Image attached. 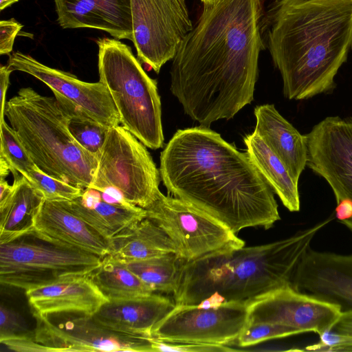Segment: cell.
<instances>
[{"mask_svg": "<svg viewBox=\"0 0 352 352\" xmlns=\"http://www.w3.org/2000/svg\"><path fill=\"white\" fill-rule=\"evenodd\" d=\"M264 0L204 6L172 59L170 91L186 115L209 127L254 100Z\"/></svg>", "mask_w": 352, "mask_h": 352, "instance_id": "obj_1", "label": "cell"}, {"mask_svg": "<svg viewBox=\"0 0 352 352\" xmlns=\"http://www.w3.org/2000/svg\"><path fill=\"white\" fill-rule=\"evenodd\" d=\"M168 192L236 234L280 219L274 192L250 160L209 127L177 130L160 153Z\"/></svg>", "mask_w": 352, "mask_h": 352, "instance_id": "obj_2", "label": "cell"}, {"mask_svg": "<svg viewBox=\"0 0 352 352\" xmlns=\"http://www.w3.org/2000/svg\"><path fill=\"white\" fill-rule=\"evenodd\" d=\"M261 33L286 98L331 91L352 47V0H274Z\"/></svg>", "mask_w": 352, "mask_h": 352, "instance_id": "obj_3", "label": "cell"}, {"mask_svg": "<svg viewBox=\"0 0 352 352\" xmlns=\"http://www.w3.org/2000/svg\"><path fill=\"white\" fill-rule=\"evenodd\" d=\"M332 217L270 243L229 244L190 261L182 260L175 305H197L213 294L226 301L244 302L272 289L292 286L296 269L315 236Z\"/></svg>", "mask_w": 352, "mask_h": 352, "instance_id": "obj_4", "label": "cell"}, {"mask_svg": "<svg viewBox=\"0 0 352 352\" xmlns=\"http://www.w3.org/2000/svg\"><path fill=\"white\" fill-rule=\"evenodd\" d=\"M5 117L40 170L82 189L90 186L98 157L74 138L54 97L21 88L7 101Z\"/></svg>", "mask_w": 352, "mask_h": 352, "instance_id": "obj_5", "label": "cell"}, {"mask_svg": "<svg viewBox=\"0 0 352 352\" xmlns=\"http://www.w3.org/2000/svg\"><path fill=\"white\" fill-rule=\"evenodd\" d=\"M96 43L99 81L110 93L120 124L146 147L162 148L164 138L157 81L146 73L129 45L107 37Z\"/></svg>", "mask_w": 352, "mask_h": 352, "instance_id": "obj_6", "label": "cell"}, {"mask_svg": "<svg viewBox=\"0 0 352 352\" xmlns=\"http://www.w3.org/2000/svg\"><path fill=\"white\" fill-rule=\"evenodd\" d=\"M102 258L34 228L0 244V281L26 290L68 277L89 275Z\"/></svg>", "mask_w": 352, "mask_h": 352, "instance_id": "obj_7", "label": "cell"}, {"mask_svg": "<svg viewBox=\"0 0 352 352\" xmlns=\"http://www.w3.org/2000/svg\"><path fill=\"white\" fill-rule=\"evenodd\" d=\"M146 148L124 126L110 128L98 155V166L89 188L100 190L115 187L131 204L148 208L161 192V177Z\"/></svg>", "mask_w": 352, "mask_h": 352, "instance_id": "obj_8", "label": "cell"}, {"mask_svg": "<svg viewBox=\"0 0 352 352\" xmlns=\"http://www.w3.org/2000/svg\"><path fill=\"white\" fill-rule=\"evenodd\" d=\"M146 217L159 226L174 243L177 256L190 261L229 244L244 241L221 223L180 199L165 196L145 208Z\"/></svg>", "mask_w": 352, "mask_h": 352, "instance_id": "obj_9", "label": "cell"}, {"mask_svg": "<svg viewBox=\"0 0 352 352\" xmlns=\"http://www.w3.org/2000/svg\"><path fill=\"white\" fill-rule=\"evenodd\" d=\"M131 10L138 59L158 74L193 28L186 0H131Z\"/></svg>", "mask_w": 352, "mask_h": 352, "instance_id": "obj_10", "label": "cell"}, {"mask_svg": "<svg viewBox=\"0 0 352 352\" xmlns=\"http://www.w3.org/2000/svg\"><path fill=\"white\" fill-rule=\"evenodd\" d=\"M248 324L244 302L227 301L210 308L175 305L153 327L151 336L168 342L226 345L236 340Z\"/></svg>", "mask_w": 352, "mask_h": 352, "instance_id": "obj_11", "label": "cell"}, {"mask_svg": "<svg viewBox=\"0 0 352 352\" xmlns=\"http://www.w3.org/2000/svg\"><path fill=\"white\" fill-rule=\"evenodd\" d=\"M246 303L249 324L283 325L301 334H322L331 328L342 311L338 304L300 292L291 285L272 289Z\"/></svg>", "mask_w": 352, "mask_h": 352, "instance_id": "obj_12", "label": "cell"}, {"mask_svg": "<svg viewBox=\"0 0 352 352\" xmlns=\"http://www.w3.org/2000/svg\"><path fill=\"white\" fill-rule=\"evenodd\" d=\"M36 321V340L51 352H151V338L113 331L92 316L77 314L58 324L47 316L33 314Z\"/></svg>", "mask_w": 352, "mask_h": 352, "instance_id": "obj_13", "label": "cell"}, {"mask_svg": "<svg viewBox=\"0 0 352 352\" xmlns=\"http://www.w3.org/2000/svg\"><path fill=\"white\" fill-rule=\"evenodd\" d=\"M306 136L307 166L327 182L336 202L352 201V118L327 117Z\"/></svg>", "mask_w": 352, "mask_h": 352, "instance_id": "obj_14", "label": "cell"}, {"mask_svg": "<svg viewBox=\"0 0 352 352\" xmlns=\"http://www.w3.org/2000/svg\"><path fill=\"white\" fill-rule=\"evenodd\" d=\"M13 71L27 73L80 106L91 118L110 129L120 124V116L107 87L101 82H87L74 75L47 66L19 51L9 55Z\"/></svg>", "mask_w": 352, "mask_h": 352, "instance_id": "obj_15", "label": "cell"}, {"mask_svg": "<svg viewBox=\"0 0 352 352\" xmlns=\"http://www.w3.org/2000/svg\"><path fill=\"white\" fill-rule=\"evenodd\" d=\"M292 287L321 299L352 309V253L307 250L295 272Z\"/></svg>", "mask_w": 352, "mask_h": 352, "instance_id": "obj_16", "label": "cell"}, {"mask_svg": "<svg viewBox=\"0 0 352 352\" xmlns=\"http://www.w3.org/2000/svg\"><path fill=\"white\" fill-rule=\"evenodd\" d=\"M32 314L93 316L108 299L89 275L76 276L25 290Z\"/></svg>", "mask_w": 352, "mask_h": 352, "instance_id": "obj_17", "label": "cell"}, {"mask_svg": "<svg viewBox=\"0 0 352 352\" xmlns=\"http://www.w3.org/2000/svg\"><path fill=\"white\" fill-rule=\"evenodd\" d=\"M63 29L91 28L132 41L131 0H54Z\"/></svg>", "mask_w": 352, "mask_h": 352, "instance_id": "obj_18", "label": "cell"}, {"mask_svg": "<svg viewBox=\"0 0 352 352\" xmlns=\"http://www.w3.org/2000/svg\"><path fill=\"white\" fill-rule=\"evenodd\" d=\"M175 306L170 298L153 293L134 298L109 300L92 316L113 331L152 337L153 327Z\"/></svg>", "mask_w": 352, "mask_h": 352, "instance_id": "obj_19", "label": "cell"}, {"mask_svg": "<svg viewBox=\"0 0 352 352\" xmlns=\"http://www.w3.org/2000/svg\"><path fill=\"white\" fill-rule=\"evenodd\" d=\"M254 113V131L278 157L294 182L298 184L308 159L306 135H302L283 118L274 104L258 105Z\"/></svg>", "mask_w": 352, "mask_h": 352, "instance_id": "obj_20", "label": "cell"}, {"mask_svg": "<svg viewBox=\"0 0 352 352\" xmlns=\"http://www.w3.org/2000/svg\"><path fill=\"white\" fill-rule=\"evenodd\" d=\"M34 228L54 239L104 257L109 252L110 239L67 208L62 201L44 200Z\"/></svg>", "mask_w": 352, "mask_h": 352, "instance_id": "obj_21", "label": "cell"}, {"mask_svg": "<svg viewBox=\"0 0 352 352\" xmlns=\"http://www.w3.org/2000/svg\"><path fill=\"white\" fill-rule=\"evenodd\" d=\"M169 253L177 255L172 240L159 226L145 217L111 238L107 255L129 263Z\"/></svg>", "mask_w": 352, "mask_h": 352, "instance_id": "obj_22", "label": "cell"}, {"mask_svg": "<svg viewBox=\"0 0 352 352\" xmlns=\"http://www.w3.org/2000/svg\"><path fill=\"white\" fill-rule=\"evenodd\" d=\"M13 190L0 204V244L34 229L36 216L45 199L22 175L14 178Z\"/></svg>", "mask_w": 352, "mask_h": 352, "instance_id": "obj_23", "label": "cell"}, {"mask_svg": "<svg viewBox=\"0 0 352 352\" xmlns=\"http://www.w3.org/2000/svg\"><path fill=\"white\" fill-rule=\"evenodd\" d=\"M246 153L285 208L290 212L300 210L298 184L284 164L254 131L243 139Z\"/></svg>", "mask_w": 352, "mask_h": 352, "instance_id": "obj_24", "label": "cell"}, {"mask_svg": "<svg viewBox=\"0 0 352 352\" xmlns=\"http://www.w3.org/2000/svg\"><path fill=\"white\" fill-rule=\"evenodd\" d=\"M62 202L109 239L146 217V210L142 208L111 204L102 198L90 206H83L77 198Z\"/></svg>", "mask_w": 352, "mask_h": 352, "instance_id": "obj_25", "label": "cell"}, {"mask_svg": "<svg viewBox=\"0 0 352 352\" xmlns=\"http://www.w3.org/2000/svg\"><path fill=\"white\" fill-rule=\"evenodd\" d=\"M89 276L108 299L120 300L153 294L154 291L123 262L106 255Z\"/></svg>", "mask_w": 352, "mask_h": 352, "instance_id": "obj_26", "label": "cell"}, {"mask_svg": "<svg viewBox=\"0 0 352 352\" xmlns=\"http://www.w3.org/2000/svg\"><path fill=\"white\" fill-rule=\"evenodd\" d=\"M53 94L67 117L70 133L80 145L98 157L109 129L91 118L76 103L56 91Z\"/></svg>", "mask_w": 352, "mask_h": 352, "instance_id": "obj_27", "label": "cell"}, {"mask_svg": "<svg viewBox=\"0 0 352 352\" xmlns=\"http://www.w3.org/2000/svg\"><path fill=\"white\" fill-rule=\"evenodd\" d=\"M181 261L176 254L169 253L124 263L154 292L173 294Z\"/></svg>", "mask_w": 352, "mask_h": 352, "instance_id": "obj_28", "label": "cell"}, {"mask_svg": "<svg viewBox=\"0 0 352 352\" xmlns=\"http://www.w3.org/2000/svg\"><path fill=\"white\" fill-rule=\"evenodd\" d=\"M0 157L8 164L14 178L36 167L14 129L6 120L0 123Z\"/></svg>", "mask_w": 352, "mask_h": 352, "instance_id": "obj_29", "label": "cell"}, {"mask_svg": "<svg viewBox=\"0 0 352 352\" xmlns=\"http://www.w3.org/2000/svg\"><path fill=\"white\" fill-rule=\"evenodd\" d=\"M319 337V342L302 351H352V309L342 310L331 328Z\"/></svg>", "mask_w": 352, "mask_h": 352, "instance_id": "obj_30", "label": "cell"}, {"mask_svg": "<svg viewBox=\"0 0 352 352\" xmlns=\"http://www.w3.org/2000/svg\"><path fill=\"white\" fill-rule=\"evenodd\" d=\"M23 176L47 201H71L82 195L84 189L50 177L37 167Z\"/></svg>", "mask_w": 352, "mask_h": 352, "instance_id": "obj_31", "label": "cell"}, {"mask_svg": "<svg viewBox=\"0 0 352 352\" xmlns=\"http://www.w3.org/2000/svg\"><path fill=\"white\" fill-rule=\"evenodd\" d=\"M299 334L301 333L298 331L287 326L269 323L248 324L236 340L240 346L248 347L267 340Z\"/></svg>", "mask_w": 352, "mask_h": 352, "instance_id": "obj_32", "label": "cell"}, {"mask_svg": "<svg viewBox=\"0 0 352 352\" xmlns=\"http://www.w3.org/2000/svg\"><path fill=\"white\" fill-rule=\"evenodd\" d=\"M151 352H229L236 349L221 344L163 341L151 338Z\"/></svg>", "mask_w": 352, "mask_h": 352, "instance_id": "obj_33", "label": "cell"}, {"mask_svg": "<svg viewBox=\"0 0 352 352\" xmlns=\"http://www.w3.org/2000/svg\"><path fill=\"white\" fill-rule=\"evenodd\" d=\"M32 334L24 318L15 310L3 303L0 306V341Z\"/></svg>", "mask_w": 352, "mask_h": 352, "instance_id": "obj_34", "label": "cell"}, {"mask_svg": "<svg viewBox=\"0 0 352 352\" xmlns=\"http://www.w3.org/2000/svg\"><path fill=\"white\" fill-rule=\"evenodd\" d=\"M23 25L14 19L0 21V54L10 55L15 38Z\"/></svg>", "mask_w": 352, "mask_h": 352, "instance_id": "obj_35", "label": "cell"}, {"mask_svg": "<svg viewBox=\"0 0 352 352\" xmlns=\"http://www.w3.org/2000/svg\"><path fill=\"white\" fill-rule=\"evenodd\" d=\"M10 349L16 351H44L51 352V350L38 342L33 334L7 338L0 341Z\"/></svg>", "mask_w": 352, "mask_h": 352, "instance_id": "obj_36", "label": "cell"}, {"mask_svg": "<svg viewBox=\"0 0 352 352\" xmlns=\"http://www.w3.org/2000/svg\"><path fill=\"white\" fill-rule=\"evenodd\" d=\"M13 70L8 65L0 67V123L5 120V109L6 105V94L10 85V76Z\"/></svg>", "mask_w": 352, "mask_h": 352, "instance_id": "obj_37", "label": "cell"}, {"mask_svg": "<svg viewBox=\"0 0 352 352\" xmlns=\"http://www.w3.org/2000/svg\"><path fill=\"white\" fill-rule=\"evenodd\" d=\"M336 218L340 221L352 219V201L348 199H344L337 202L335 210Z\"/></svg>", "mask_w": 352, "mask_h": 352, "instance_id": "obj_38", "label": "cell"}, {"mask_svg": "<svg viewBox=\"0 0 352 352\" xmlns=\"http://www.w3.org/2000/svg\"><path fill=\"white\" fill-rule=\"evenodd\" d=\"M13 188V185H9L5 178H0V204L3 203L10 197Z\"/></svg>", "mask_w": 352, "mask_h": 352, "instance_id": "obj_39", "label": "cell"}, {"mask_svg": "<svg viewBox=\"0 0 352 352\" xmlns=\"http://www.w3.org/2000/svg\"><path fill=\"white\" fill-rule=\"evenodd\" d=\"M10 171V167L7 162L2 157H0V178L6 179Z\"/></svg>", "mask_w": 352, "mask_h": 352, "instance_id": "obj_40", "label": "cell"}, {"mask_svg": "<svg viewBox=\"0 0 352 352\" xmlns=\"http://www.w3.org/2000/svg\"><path fill=\"white\" fill-rule=\"evenodd\" d=\"M19 0H0V10L2 11L11 6L13 3L18 2Z\"/></svg>", "mask_w": 352, "mask_h": 352, "instance_id": "obj_41", "label": "cell"}, {"mask_svg": "<svg viewBox=\"0 0 352 352\" xmlns=\"http://www.w3.org/2000/svg\"><path fill=\"white\" fill-rule=\"evenodd\" d=\"M204 6H214L220 2L221 0H201Z\"/></svg>", "mask_w": 352, "mask_h": 352, "instance_id": "obj_42", "label": "cell"}, {"mask_svg": "<svg viewBox=\"0 0 352 352\" xmlns=\"http://www.w3.org/2000/svg\"><path fill=\"white\" fill-rule=\"evenodd\" d=\"M352 232V219L343 220L340 221Z\"/></svg>", "mask_w": 352, "mask_h": 352, "instance_id": "obj_43", "label": "cell"}]
</instances>
